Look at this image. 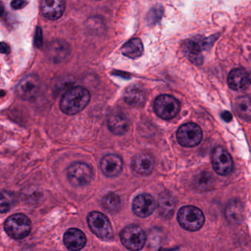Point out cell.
Wrapping results in <instances>:
<instances>
[{
	"label": "cell",
	"instance_id": "6da1fadb",
	"mask_svg": "<svg viewBox=\"0 0 251 251\" xmlns=\"http://www.w3.org/2000/svg\"><path fill=\"white\" fill-rule=\"evenodd\" d=\"M89 91L82 86H75L67 91L60 101V108L67 115H74L83 111L90 101Z\"/></svg>",
	"mask_w": 251,
	"mask_h": 251
},
{
	"label": "cell",
	"instance_id": "7a4b0ae2",
	"mask_svg": "<svg viewBox=\"0 0 251 251\" xmlns=\"http://www.w3.org/2000/svg\"><path fill=\"white\" fill-rule=\"evenodd\" d=\"M177 220L183 228L196 231L203 226L205 217L200 208L192 205L182 207L177 213Z\"/></svg>",
	"mask_w": 251,
	"mask_h": 251
},
{
	"label": "cell",
	"instance_id": "3957f363",
	"mask_svg": "<svg viewBox=\"0 0 251 251\" xmlns=\"http://www.w3.org/2000/svg\"><path fill=\"white\" fill-rule=\"evenodd\" d=\"M5 230L7 234L13 239H23L31 231V222L25 214H15L7 219Z\"/></svg>",
	"mask_w": 251,
	"mask_h": 251
},
{
	"label": "cell",
	"instance_id": "277c9868",
	"mask_svg": "<svg viewBox=\"0 0 251 251\" xmlns=\"http://www.w3.org/2000/svg\"><path fill=\"white\" fill-rule=\"evenodd\" d=\"M87 221L91 230L98 238L105 241L113 239L112 226L106 216L98 211H92L88 215Z\"/></svg>",
	"mask_w": 251,
	"mask_h": 251
},
{
	"label": "cell",
	"instance_id": "5b68a950",
	"mask_svg": "<svg viewBox=\"0 0 251 251\" xmlns=\"http://www.w3.org/2000/svg\"><path fill=\"white\" fill-rule=\"evenodd\" d=\"M122 243L132 251H140L146 242V234L142 227L136 225L126 226L120 233Z\"/></svg>",
	"mask_w": 251,
	"mask_h": 251
},
{
	"label": "cell",
	"instance_id": "8992f818",
	"mask_svg": "<svg viewBox=\"0 0 251 251\" xmlns=\"http://www.w3.org/2000/svg\"><path fill=\"white\" fill-rule=\"evenodd\" d=\"M210 39L198 36L186 41L183 45V52L186 58L196 66L202 65L203 63L202 51L209 47Z\"/></svg>",
	"mask_w": 251,
	"mask_h": 251
},
{
	"label": "cell",
	"instance_id": "52a82bcc",
	"mask_svg": "<svg viewBox=\"0 0 251 251\" xmlns=\"http://www.w3.org/2000/svg\"><path fill=\"white\" fill-rule=\"evenodd\" d=\"M180 102L168 95L158 96L154 102L155 114L163 120H171L177 115L180 111Z\"/></svg>",
	"mask_w": 251,
	"mask_h": 251
},
{
	"label": "cell",
	"instance_id": "ba28073f",
	"mask_svg": "<svg viewBox=\"0 0 251 251\" xmlns=\"http://www.w3.org/2000/svg\"><path fill=\"white\" fill-rule=\"evenodd\" d=\"M69 181L75 186H85L93 179V171L89 164L75 162L67 169Z\"/></svg>",
	"mask_w": 251,
	"mask_h": 251
},
{
	"label": "cell",
	"instance_id": "9c48e42d",
	"mask_svg": "<svg viewBox=\"0 0 251 251\" xmlns=\"http://www.w3.org/2000/svg\"><path fill=\"white\" fill-rule=\"evenodd\" d=\"M202 139V130L195 123H186L180 126L177 130V142L181 146L194 148L201 143Z\"/></svg>",
	"mask_w": 251,
	"mask_h": 251
},
{
	"label": "cell",
	"instance_id": "30bf717a",
	"mask_svg": "<svg viewBox=\"0 0 251 251\" xmlns=\"http://www.w3.org/2000/svg\"><path fill=\"white\" fill-rule=\"evenodd\" d=\"M214 171L222 176H227L233 171V162L230 154L222 147L214 148L211 155Z\"/></svg>",
	"mask_w": 251,
	"mask_h": 251
},
{
	"label": "cell",
	"instance_id": "8fae6325",
	"mask_svg": "<svg viewBox=\"0 0 251 251\" xmlns=\"http://www.w3.org/2000/svg\"><path fill=\"white\" fill-rule=\"evenodd\" d=\"M40 86L39 77L35 75H29L25 77L17 86V95L24 100H30L36 98Z\"/></svg>",
	"mask_w": 251,
	"mask_h": 251
},
{
	"label": "cell",
	"instance_id": "7c38bea8",
	"mask_svg": "<svg viewBox=\"0 0 251 251\" xmlns=\"http://www.w3.org/2000/svg\"><path fill=\"white\" fill-rule=\"evenodd\" d=\"M132 208L136 215L145 218L151 215L155 209V200L148 194H142L133 200Z\"/></svg>",
	"mask_w": 251,
	"mask_h": 251
},
{
	"label": "cell",
	"instance_id": "4fadbf2b",
	"mask_svg": "<svg viewBox=\"0 0 251 251\" xmlns=\"http://www.w3.org/2000/svg\"><path fill=\"white\" fill-rule=\"evenodd\" d=\"M155 161L148 153H139L132 160L131 168L136 174L149 176L153 171Z\"/></svg>",
	"mask_w": 251,
	"mask_h": 251
},
{
	"label": "cell",
	"instance_id": "5bb4252c",
	"mask_svg": "<svg viewBox=\"0 0 251 251\" xmlns=\"http://www.w3.org/2000/svg\"><path fill=\"white\" fill-rule=\"evenodd\" d=\"M122 158L115 154H108L100 161V169L107 177H113L118 176L123 170Z\"/></svg>",
	"mask_w": 251,
	"mask_h": 251
},
{
	"label": "cell",
	"instance_id": "9a60e30c",
	"mask_svg": "<svg viewBox=\"0 0 251 251\" xmlns=\"http://www.w3.org/2000/svg\"><path fill=\"white\" fill-rule=\"evenodd\" d=\"M64 242L70 251H80L86 245V235L79 229L70 228L64 233Z\"/></svg>",
	"mask_w": 251,
	"mask_h": 251
},
{
	"label": "cell",
	"instance_id": "2e32d148",
	"mask_svg": "<svg viewBox=\"0 0 251 251\" xmlns=\"http://www.w3.org/2000/svg\"><path fill=\"white\" fill-rule=\"evenodd\" d=\"M227 82L230 89L241 92L249 86V75L243 69H234L229 73Z\"/></svg>",
	"mask_w": 251,
	"mask_h": 251
},
{
	"label": "cell",
	"instance_id": "e0dca14e",
	"mask_svg": "<svg viewBox=\"0 0 251 251\" xmlns=\"http://www.w3.org/2000/svg\"><path fill=\"white\" fill-rule=\"evenodd\" d=\"M41 5L42 15L50 20L61 18L66 8V2L61 0H44Z\"/></svg>",
	"mask_w": 251,
	"mask_h": 251
},
{
	"label": "cell",
	"instance_id": "ac0fdd59",
	"mask_svg": "<svg viewBox=\"0 0 251 251\" xmlns=\"http://www.w3.org/2000/svg\"><path fill=\"white\" fill-rule=\"evenodd\" d=\"M124 100L130 106L142 107L146 102L145 90L139 85H131L125 91Z\"/></svg>",
	"mask_w": 251,
	"mask_h": 251
},
{
	"label": "cell",
	"instance_id": "d6986e66",
	"mask_svg": "<svg viewBox=\"0 0 251 251\" xmlns=\"http://www.w3.org/2000/svg\"><path fill=\"white\" fill-rule=\"evenodd\" d=\"M158 208L159 214L164 219L171 218L174 214L176 208V201L171 192H163L158 198Z\"/></svg>",
	"mask_w": 251,
	"mask_h": 251
},
{
	"label": "cell",
	"instance_id": "ffe728a7",
	"mask_svg": "<svg viewBox=\"0 0 251 251\" xmlns=\"http://www.w3.org/2000/svg\"><path fill=\"white\" fill-rule=\"evenodd\" d=\"M226 217L228 222L239 223L244 220V205L239 200H232L226 208Z\"/></svg>",
	"mask_w": 251,
	"mask_h": 251
},
{
	"label": "cell",
	"instance_id": "44dd1931",
	"mask_svg": "<svg viewBox=\"0 0 251 251\" xmlns=\"http://www.w3.org/2000/svg\"><path fill=\"white\" fill-rule=\"evenodd\" d=\"M110 131L117 136H122L128 130L129 123L127 118L121 114H112L108 120Z\"/></svg>",
	"mask_w": 251,
	"mask_h": 251
},
{
	"label": "cell",
	"instance_id": "7402d4cb",
	"mask_svg": "<svg viewBox=\"0 0 251 251\" xmlns=\"http://www.w3.org/2000/svg\"><path fill=\"white\" fill-rule=\"evenodd\" d=\"M48 53L53 61H60L67 58L70 54V47L67 42L62 41H54L50 45Z\"/></svg>",
	"mask_w": 251,
	"mask_h": 251
},
{
	"label": "cell",
	"instance_id": "603a6c76",
	"mask_svg": "<svg viewBox=\"0 0 251 251\" xmlns=\"http://www.w3.org/2000/svg\"><path fill=\"white\" fill-rule=\"evenodd\" d=\"M122 53L127 58L136 59L144 53V46L141 39L138 38L130 39L122 47Z\"/></svg>",
	"mask_w": 251,
	"mask_h": 251
},
{
	"label": "cell",
	"instance_id": "cb8c5ba5",
	"mask_svg": "<svg viewBox=\"0 0 251 251\" xmlns=\"http://www.w3.org/2000/svg\"><path fill=\"white\" fill-rule=\"evenodd\" d=\"M214 177L208 172L199 173L193 180V186L200 192H207L211 190L214 186Z\"/></svg>",
	"mask_w": 251,
	"mask_h": 251
},
{
	"label": "cell",
	"instance_id": "d4e9b609",
	"mask_svg": "<svg viewBox=\"0 0 251 251\" xmlns=\"http://www.w3.org/2000/svg\"><path fill=\"white\" fill-rule=\"evenodd\" d=\"M236 114L243 120L249 121L251 119V98L248 96L239 97L235 102Z\"/></svg>",
	"mask_w": 251,
	"mask_h": 251
},
{
	"label": "cell",
	"instance_id": "484cf974",
	"mask_svg": "<svg viewBox=\"0 0 251 251\" xmlns=\"http://www.w3.org/2000/svg\"><path fill=\"white\" fill-rule=\"evenodd\" d=\"M102 206L108 213L115 214L120 209L121 200L117 194L108 192L102 198Z\"/></svg>",
	"mask_w": 251,
	"mask_h": 251
},
{
	"label": "cell",
	"instance_id": "4316f807",
	"mask_svg": "<svg viewBox=\"0 0 251 251\" xmlns=\"http://www.w3.org/2000/svg\"><path fill=\"white\" fill-rule=\"evenodd\" d=\"M17 202V198L14 193L2 192L0 193V213H6L11 209Z\"/></svg>",
	"mask_w": 251,
	"mask_h": 251
},
{
	"label": "cell",
	"instance_id": "83f0119b",
	"mask_svg": "<svg viewBox=\"0 0 251 251\" xmlns=\"http://www.w3.org/2000/svg\"><path fill=\"white\" fill-rule=\"evenodd\" d=\"M164 14V8L161 5H155L151 8L147 16L148 23L150 25H155L162 18Z\"/></svg>",
	"mask_w": 251,
	"mask_h": 251
},
{
	"label": "cell",
	"instance_id": "f1b7e54d",
	"mask_svg": "<svg viewBox=\"0 0 251 251\" xmlns=\"http://www.w3.org/2000/svg\"><path fill=\"white\" fill-rule=\"evenodd\" d=\"M28 3L27 2H25V1H22V0H17V1H13L11 2V7H12L15 10H20L22 9V8H24L27 4Z\"/></svg>",
	"mask_w": 251,
	"mask_h": 251
},
{
	"label": "cell",
	"instance_id": "f546056e",
	"mask_svg": "<svg viewBox=\"0 0 251 251\" xmlns=\"http://www.w3.org/2000/svg\"><path fill=\"white\" fill-rule=\"evenodd\" d=\"M42 30L39 27H38L37 31H36V39H35V43H36V46L38 48H41L42 45Z\"/></svg>",
	"mask_w": 251,
	"mask_h": 251
},
{
	"label": "cell",
	"instance_id": "4dcf8cb0",
	"mask_svg": "<svg viewBox=\"0 0 251 251\" xmlns=\"http://www.w3.org/2000/svg\"><path fill=\"white\" fill-rule=\"evenodd\" d=\"M11 52L9 45L5 42H0V53L8 54Z\"/></svg>",
	"mask_w": 251,
	"mask_h": 251
},
{
	"label": "cell",
	"instance_id": "1f68e13d",
	"mask_svg": "<svg viewBox=\"0 0 251 251\" xmlns=\"http://www.w3.org/2000/svg\"><path fill=\"white\" fill-rule=\"evenodd\" d=\"M222 119L224 120L226 123H230L232 120H233V115L229 111H224L223 114H221Z\"/></svg>",
	"mask_w": 251,
	"mask_h": 251
},
{
	"label": "cell",
	"instance_id": "d6a6232c",
	"mask_svg": "<svg viewBox=\"0 0 251 251\" xmlns=\"http://www.w3.org/2000/svg\"><path fill=\"white\" fill-rule=\"evenodd\" d=\"M5 13V8H4L3 4L0 2V18L4 15Z\"/></svg>",
	"mask_w": 251,
	"mask_h": 251
}]
</instances>
